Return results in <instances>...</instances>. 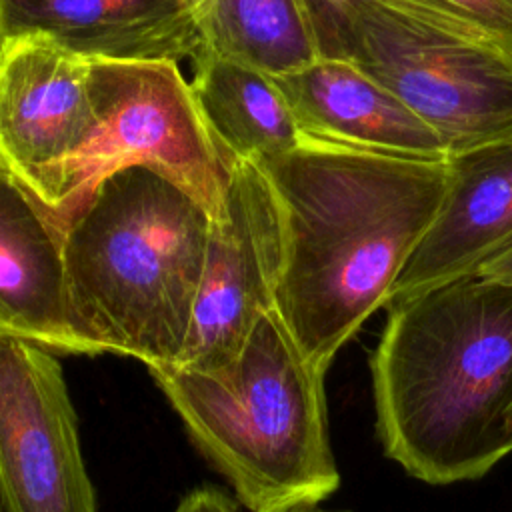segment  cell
<instances>
[{"instance_id":"cell-9","label":"cell","mask_w":512,"mask_h":512,"mask_svg":"<svg viewBox=\"0 0 512 512\" xmlns=\"http://www.w3.org/2000/svg\"><path fill=\"white\" fill-rule=\"evenodd\" d=\"M0 504L4 512H96L56 352L18 338H0Z\"/></svg>"},{"instance_id":"cell-13","label":"cell","mask_w":512,"mask_h":512,"mask_svg":"<svg viewBox=\"0 0 512 512\" xmlns=\"http://www.w3.org/2000/svg\"><path fill=\"white\" fill-rule=\"evenodd\" d=\"M4 22L86 60L180 62L204 46L190 0H4Z\"/></svg>"},{"instance_id":"cell-15","label":"cell","mask_w":512,"mask_h":512,"mask_svg":"<svg viewBox=\"0 0 512 512\" xmlns=\"http://www.w3.org/2000/svg\"><path fill=\"white\" fill-rule=\"evenodd\" d=\"M202 32L210 50L272 76L320 58L302 0H212Z\"/></svg>"},{"instance_id":"cell-19","label":"cell","mask_w":512,"mask_h":512,"mask_svg":"<svg viewBox=\"0 0 512 512\" xmlns=\"http://www.w3.org/2000/svg\"><path fill=\"white\" fill-rule=\"evenodd\" d=\"M478 274H486V276H494V278L512 280V248H508L504 254H500L498 258H494L492 262H488Z\"/></svg>"},{"instance_id":"cell-3","label":"cell","mask_w":512,"mask_h":512,"mask_svg":"<svg viewBox=\"0 0 512 512\" xmlns=\"http://www.w3.org/2000/svg\"><path fill=\"white\" fill-rule=\"evenodd\" d=\"M62 222L68 318L88 354L176 366L200 292L210 212L174 180L132 164L98 178Z\"/></svg>"},{"instance_id":"cell-14","label":"cell","mask_w":512,"mask_h":512,"mask_svg":"<svg viewBox=\"0 0 512 512\" xmlns=\"http://www.w3.org/2000/svg\"><path fill=\"white\" fill-rule=\"evenodd\" d=\"M192 92L214 138L234 160L264 162L304 142L276 78L202 46Z\"/></svg>"},{"instance_id":"cell-8","label":"cell","mask_w":512,"mask_h":512,"mask_svg":"<svg viewBox=\"0 0 512 512\" xmlns=\"http://www.w3.org/2000/svg\"><path fill=\"white\" fill-rule=\"evenodd\" d=\"M96 134L90 60L42 34L8 36L0 52V158L60 218Z\"/></svg>"},{"instance_id":"cell-11","label":"cell","mask_w":512,"mask_h":512,"mask_svg":"<svg viewBox=\"0 0 512 512\" xmlns=\"http://www.w3.org/2000/svg\"><path fill=\"white\" fill-rule=\"evenodd\" d=\"M64 222L0 158V338L88 354L68 318Z\"/></svg>"},{"instance_id":"cell-23","label":"cell","mask_w":512,"mask_h":512,"mask_svg":"<svg viewBox=\"0 0 512 512\" xmlns=\"http://www.w3.org/2000/svg\"><path fill=\"white\" fill-rule=\"evenodd\" d=\"M0 512H4V508H2V504H0Z\"/></svg>"},{"instance_id":"cell-17","label":"cell","mask_w":512,"mask_h":512,"mask_svg":"<svg viewBox=\"0 0 512 512\" xmlns=\"http://www.w3.org/2000/svg\"><path fill=\"white\" fill-rule=\"evenodd\" d=\"M314 30L320 58L342 60L352 0H302Z\"/></svg>"},{"instance_id":"cell-16","label":"cell","mask_w":512,"mask_h":512,"mask_svg":"<svg viewBox=\"0 0 512 512\" xmlns=\"http://www.w3.org/2000/svg\"><path fill=\"white\" fill-rule=\"evenodd\" d=\"M512 52V0H400Z\"/></svg>"},{"instance_id":"cell-12","label":"cell","mask_w":512,"mask_h":512,"mask_svg":"<svg viewBox=\"0 0 512 512\" xmlns=\"http://www.w3.org/2000/svg\"><path fill=\"white\" fill-rule=\"evenodd\" d=\"M274 78L304 140L398 158L448 160L440 136L348 60L318 58Z\"/></svg>"},{"instance_id":"cell-7","label":"cell","mask_w":512,"mask_h":512,"mask_svg":"<svg viewBox=\"0 0 512 512\" xmlns=\"http://www.w3.org/2000/svg\"><path fill=\"white\" fill-rule=\"evenodd\" d=\"M284 218L260 164L234 160L220 212L212 218L200 292L178 368L216 372L274 310L284 268Z\"/></svg>"},{"instance_id":"cell-2","label":"cell","mask_w":512,"mask_h":512,"mask_svg":"<svg viewBox=\"0 0 512 512\" xmlns=\"http://www.w3.org/2000/svg\"><path fill=\"white\" fill-rule=\"evenodd\" d=\"M370 358L376 434L412 478H482L512 452V280L468 274L392 306Z\"/></svg>"},{"instance_id":"cell-10","label":"cell","mask_w":512,"mask_h":512,"mask_svg":"<svg viewBox=\"0 0 512 512\" xmlns=\"http://www.w3.org/2000/svg\"><path fill=\"white\" fill-rule=\"evenodd\" d=\"M442 202L390 288L386 308L434 284L478 274L512 248V136L446 160Z\"/></svg>"},{"instance_id":"cell-21","label":"cell","mask_w":512,"mask_h":512,"mask_svg":"<svg viewBox=\"0 0 512 512\" xmlns=\"http://www.w3.org/2000/svg\"><path fill=\"white\" fill-rule=\"evenodd\" d=\"M6 38H8V34H6V22H4V0H0V52H2Z\"/></svg>"},{"instance_id":"cell-22","label":"cell","mask_w":512,"mask_h":512,"mask_svg":"<svg viewBox=\"0 0 512 512\" xmlns=\"http://www.w3.org/2000/svg\"><path fill=\"white\" fill-rule=\"evenodd\" d=\"M296 512H350V510H320V508L312 506V508H304V510H296Z\"/></svg>"},{"instance_id":"cell-5","label":"cell","mask_w":512,"mask_h":512,"mask_svg":"<svg viewBox=\"0 0 512 512\" xmlns=\"http://www.w3.org/2000/svg\"><path fill=\"white\" fill-rule=\"evenodd\" d=\"M342 60L386 86L448 158L512 136V52L400 0H352Z\"/></svg>"},{"instance_id":"cell-1","label":"cell","mask_w":512,"mask_h":512,"mask_svg":"<svg viewBox=\"0 0 512 512\" xmlns=\"http://www.w3.org/2000/svg\"><path fill=\"white\" fill-rule=\"evenodd\" d=\"M256 164L272 182L284 218L274 310L304 356L328 370L340 348L386 306L436 216L448 166L312 140Z\"/></svg>"},{"instance_id":"cell-20","label":"cell","mask_w":512,"mask_h":512,"mask_svg":"<svg viewBox=\"0 0 512 512\" xmlns=\"http://www.w3.org/2000/svg\"><path fill=\"white\" fill-rule=\"evenodd\" d=\"M210 2H212V0H190L192 8H194V12H196V16H198V20H200V26H202V20H204V16H206V12H208V8H210Z\"/></svg>"},{"instance_id":"cell-18","label":"cell","mask_w":512,"mask_h":512,"mask_svg":"<svg viewBox=\"0 0 512 512\" xmlns=\"http://www.w3.org/2000/svg\"><path fill=\"white\" fill-rule=\"evenodd\" d=\"M174 512H238V508L222 490L196 488L180 500Z\"/></svg>"},{"instance_id":"cell-6","label":"cell","mask_w":512,"mask_h":512,"mask_svg":"<svg viewBox=\"0 0 512 512\" xmlns=\"http://www.w3.org/2000/svg\"><path fill=\"white\" fill-rule=\"evenodd\" d=\"M90 98L96 134L78 168L74 202L104 174L138 164L188 190L212 218L220 212L232 158L178 62L90 60Z\"/></svg>"},{"instance_id":"cell-4","label":"cell","mask_w":512,"mask_h":512,"mask_svg":"<svg viewBox=\"0 0 512 512\" xmlns=\"http://www.w3.org/2000/svg\"><path fill=\"white\" fill-rule=\"evenodd\" d=\"M190 438L250 512H296L340 486L330 448L326 370L298 348L276 310L216 372L148 368Z\"/></svg>"}]
</instances>
